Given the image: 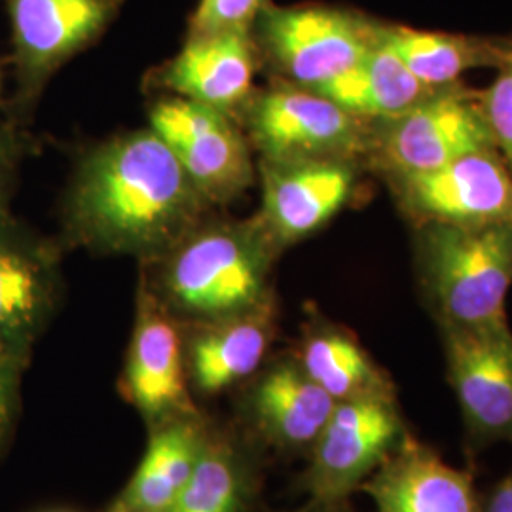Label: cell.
Segmentation results:
<instances>
[{"label":"cell","mask_w":512,"mask_h":512,"mask_svg":"<svg viewBox=\"0 0 512 512\" xmlns=\"http://www.w3.org/2000/svg\"><path fill=\"white\" fill-rule=\"evenodd\" d=\"M213 205L154 129L116 135L78 158L61 207V245L95 255H164Z\"/></svg>","instance_id":"obj_1"},{"label":"cell","mask_w":512,"mask_h":512,"mask_svg":"<svg viewBox=\"0 0 512 512\" xmlns=\"http://www.w3.org/2000/svg\"><path fill=\"white\" fill-rule=\"evenodd\" d=\"M283 255L253 215L203 219L164 255L141 264L139 283L183 327L253 310L275 294L272 274Z\"/></svg>","instance_id":"obj_2"},{"label":"cell","mask_w":512,"mask_h":512,"mask_svg":"<svg viewBox=\"0 0 512 512\" xmlns=\"http://www.w3.org/2000/svg\"><path fill=\"white\" fill-rule=\"evenodd\" d=\"M414 264L421 300L439 329L507 321L512 220L416 226Z\"/></svg>","instance_id":"obj_3"},{"label":"cell","mask_w":512,"mask_h":512,"mask_svg":"<svg viewBox=\"0 0 512 512\" xmlns=\"http://www.w3.org/2000/svg\"><path fill=\"white\" fill-rule=\"evenodd\" d=\"M380 19L330 4L270 2L251 29L262 67L277 80L319 90L357 67L378 42Z\"/></svg>","instance_id":"obj_4"},{"label":"cell","mask_w":512,"mask_h":512,"mask_svg":"<svg viewBox=\"0 0 512 512\" xmlns=\"http://www.w3.org/2000/svg\"><path fill=\"white\" fill-rule=\"evenodd\" d=\"M497 150L482 90L440 88L412 109L370 122L363 165L380 179L435 169L465 154Z\"/></svg>","instance_id":"obj_5"},{"label":"cell","mask_w":512,"mask_h":512,"mask_svg":"<svg viewBox=\"0 0 512 512\" xmlns=\"http://www.w3.org/2000/svg\"><path fill=\"white\" fill-rule=\"evenodd\" d=\"M236 120L258 160H359L363 164L370 120L336 105L329 97L272 78L255 90Z\"/></svg>","instance_id":"obj_6"},{"label":"cell","mask_w":512,"mask_h":512,"mask_svg":"<svg viewBox=\"0 0 512 512\" xmlns=\"http://www.w3.org/2000/svg\"><path fill=\"white\" fill-rule=\"evenodd\" d=\"M16 92L12 124L27 122L54 74L109 31L124 0H4Z\"/></svg>","instance_id":"obj_7"},{"label":"cell","mask_w":512,"mask_h":512,"mask_svg":"<svg viewBox=\"0 0 512 512\" xmlns=\"http://www.w3.org/2000/svg\"><path fill=\"white\" fill-rule=\"evenodd\" d=\"M63 253L59 239L0 213V357L31 365L63 300Z\"/></svg>","instance_id":"obj_8"},{"label":"cell","mask_w":512,"mask_h":512,"mask_svg":"<svg viewBox=\"0 0 512 512\" xmlns=\"http://www.w3.org/2000/svg\"><path fill=\"white\" fill-rule=\"evenodd\" d=\"M408 435L399 397L336 403L306 458L300 488L315 501L351 499Z\"/></svg>","instance_id":"obj_9"},{"label":"cell","mask_w":512,"mask_h":512,"mask_svg":"<svg viewBox=\"0 0 512 512\" xmlns=\"http://www.w3.org/2000/svg\"><path fill=\"white\" fill-rule=\"evenodd\" d=\"M446 378L458 401L471 456L512 444V330L509 321L439 329Z\"/></svg>","instance_id":"obj_10"},{"label":"cell","mask_w":512,"mask_h":512,"mask_svg":"<svg viewBox=\"0 0 512 512\" xmlns=\"http://www.w3.org/2000/svg\"><path fill=\"white\" fill-rule=\"evenodd\" d=\"M148 128L164 139L213 207L236 202L255 183L253 147L234 116L169 95L152 105Z\"/></svg>","instance_id":"obj_11"},{"label":"cell","mask_w":512,"mask_h":512,"mask_svg":"<svg viewBox=\"0 0 512 512\" xmlns=\"http://www.w3.org/2000/svg\"><path fill=\"white\" fill-rule=\"evenodd\" d=\"M404 219L421 224H482L512 220V171L497 150L384 179Z\"/></svg>","instance_id":"obj_12"},{"label":"cell","mask_w":512,"mask_h":512,"mask_svg":"<svg viewBox=\"0 0 512 512\" xmlns=\"http://www.w3.org/2000/svg\"><path fill=\"white\" fill-rule=\"evenodd\" d=\"M239 389V429L264 452L285 458H308L336 406L293 349L270 355Z\"/></svg>","instance_id":"obj_13"},{"label":"cell","mask_w":512,"mask_h":512,"mask_svg":"<svg viewBox=\"0 0 512 512\" xmlns=\"http://www.w3.org/2000/svg\"><path fill=\"white\" fill-rule=\"evenodd\" d=\"M256 173L262 188L256 215L285 253L353 202L366 169L359 160H258Z\"/></svg>","instance_id":"obj_14"},{"label":"cell","mask_w":512,"mask_h":512,"mask_svg":"<svg viewBox=\"0 0 512 512\" xmlns=\"http://www.w3.org/2000/svg\"><path fill=\"white\" fill-rule=\"evenodd\" d=\"M120 393L147 427L200 410L186 376L184 327L141 283Z\"/></svg>","instance_id":"obj_15"},{"label":"cell","mask_w":512,"mask_h":512,"mask_svg":"<svg viewBox=\"0 0 512 512\" xmlns=\"http://www.w3.org/2000/svg\"><path fill=\"white\" fill-rule=\"evenodd\" d=\"M262 69L251 31L186 35L181 52L148 74V86L238 116Z\"/></svg>","instance_id":"obj_16"},{"label":"cell","mask_w":512,"mask_h":512,"mask_svg":"<svg viewBox=\"0 0 512 512\" xmlns=\"http://www.w3.org/2000/svg\"><path fill=\"white\" fill-rule=\"evenodd\" d=\"M277 330V294L234 317L184 327V363L192 395L213 399L245 384L270 357Z\"/></svg>","instance_id":"obj_17"},{"label":"cell","mask_w":512,"mask_h":512,"mask_svg":"<svg viewBox=\"0 0 512 512\" xmlns=\"http://www.w3.org/2000/svg\"><path fill=\"white\" fill-rule=\"evenodd\" d=\"M374 512H480L469 469L446 463L439 452L408 435L359 488Z\"/></svg>","instance_id":"obj_18"},{"label":"cell","mask_w":512,"mask_h":512,"mask_svg":"<svg viewBox=\"0 0 512 512\" xmlns=\"http://www.w3.org/2000/svg\"><path fill=\"white\" fill-rule=\"evenodd\" d=\"M293 351L306 374L336 403L399 397L393 376L368 353L357 334L315 304L306 306Z\"/></svg>","instance_id":"obj_19"},{"label":"cell","mask_w":512,"mask_h":512,"mask_svg":"<svg viewBox=\"0 0 512 512\" xmlns=\"http://www.w3.org/2000/svg\"><path fill=\"white\" fill-rule=\"evenodd\" d=\"M202 410L147 427V448L110 511L171 512L196 469L211 431Z\"/></svg>","instance_id":"obj_20"},{"label":"cell","mask_w":512,"mask_h":512,"mask_svg":"<svg viewBox=\"0 0 512 512\" xmlns=\"http://www.w3.org/2000/svg\"><path fill=\"white\" fill-rule=\"evenodd\" d=\"M262 452L241 429L213 423L196 469L171 512H251L262 482Z\"/></svg>","instance_id":"obj_21"},{"label":"cell","mask_w":512,"mask_h":512,"mask_svg":"<svg viewBox=\"0 0 512 512\" xmlns=\"http://www.w3.org/2000/svg\"><path fill=\"white\" fill-rule=\"evenodd\" d=\"M380 37L406 69L431 88L458 84L469 71L497 69L509 44V37L425 31L387 21H380Z\"/></svg>","instance_id":"obj_22"},{"label":"cell","mask_w":512,"mask_h":512,"mask_svg":"<svg viewBox=\"0 0 512 512\" xmlns=\"http://www.w3.org/2000/svg\"><path fill=\"white\" fill-rule=\"evenodd\" d=\"M437 90L440 88L425 86L406 69L399 55L382 40L378 29L376 46L357 67L313 92L329 97L355 116L376 122L412 109Z\"/></svg>","instance_id":"obj_23"},{"label":"cell","mask_w":512,"mask_h":512,"mask_svg":"<svg viewBox=\"0 0 512 512\" xmlns=\"http://www.w3.org/2000/svg\"><path fill=\"white\" fill-rule=\"evenodd\" d=\"M495 71L497 76L492 86L482 90V103L495 148L512 171V37L505 59Z\"/></svg>","instance_id":"obj_24"},{"label":"cell","mask_w":512,"mask_h":512,"mask_svg":"<svg viewBox=\"0 0 512 512\" xmlns=\"http://www.w3.org/2000/svg\"><path fill=\"white\" fill-rule=\"evenodd\" d=\"M270 0H200L188 21L190 35L251 31Z\"/></svg>","instance_id":"obj_25"},{"label":"cell","mask_w":512,"mask_h":512,"mask_svg":"<svg viewBox=\"0 0 512 512\" xmlns=\"http://www.w3.org/2000/svg\"><path fill=\"white\" fill-rule=\"evenodd\" d=\"M33 141L19 126L0 124V213L10 211V200L18 184L19 169L27 154L33 150Z\"/></svg>","instance_id":"obj_26"},{"label":"cell","mask_w":512,"mask_h":512,"mask_svg":"<svg viewBox=\"0 0 512 512\" xmlns=\"http://www.w3.org/2000/svg\"><path fill=\"white\" fill-rule=\"evenodd\" d=\"M25 366L0 357V459L14 439L21 416V384Z\"/></svg>","instance_id":"obj_27"},{"label":"cell","mask_w":512,"mask_h":512,"mask_svg":"<svg viewBox=\"0 0 512 512\" xmlns=\"http://www.w3.org/2000/svg\"><path fill=\"white\" fill-rule=\"evenodd\" d=\"M480 512H512V465L486 494L480 495Z\"/></svg>","instance_id":"obj_28"},{"label":"cell","mask_w":512,"mask_h":512,"mask_svg":"<svg viewBox=\"0 0 512 512\" xmlns=\"http://www.w3.org/2000/svg\"><path fill=\"white\" fill-rule=\"evenodd\" d=\"M279 512H357L355 507L351 505L349 499L344 501H315V499H308L306 505L294 509V511H279Z\"/></svg>","instance_id":"obj_29"},{"label":"cell","mask_w":512,"mask_h":512,"mask_svg":"<svg viewBox=\"0 0 512 512\" xmlns=\"http://www.w3.org/2000/svg\"><path fill=\"white\" fill-rule=\"evenodd\" d=\"M109 512H118V511H110V509H109Z\"/></svg>","instance_id":"obj_30"}]
</instances>
